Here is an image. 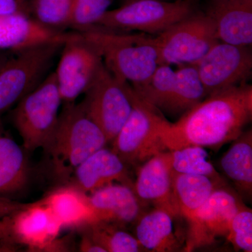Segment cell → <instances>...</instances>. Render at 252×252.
<instances>
[{
  "instance_id": "cell-1",
  "label": "cell",
  "mask_w": 252,
  "mask_h": 252,
  "mask_svg": "<svg viewBox=\"0 0 252 252\" xmlns=\"http://www.w3.org/2000/svg\"><path fill=\"white\" fill-rule=\"evenodd\" d=\"M252 119V86L243 84L210 94L177 122L165 126L167 151L187 146L219 148L235 140Z\"/></svg>"
},
{
  "instance_id": "cell-2",
  "label": "cell",
  "mask_w": 252,
  "mask_h": 252,
  "mask_svg": "<svg viewBox=\"0 0 252 252\" xmlns=\"http://www.w3.org/2000/svg\"><path fill=\"white\" fill-rule=\"evenodd\" d=\"M79 33L98 53L107 69L132 88L144 84L159 65L156 36L97 26Z\"/></svg>"
},
{
  "instance_id": "cell-3",
  "label": "cell",
  "mask_w": 252,
  "mask_h": 252,
  "mask_svg": "<svg viewBox=\"0 0 252 252\" xmlns=\"http://www.w3.org/2000/svg\"><path fill=\"white\" fill-rule=\"evenodd\" d=\"M107 142L103 131L80 102L64 104L44 150L56 176L67 180L81 162Z\"/></svg>"
},
{
  "instance_id": "cell-4",
  "label": "cell",
  "mask_w": 252,
  "mask_h": 252,
  "mask_svg": "<svg viewBox=\"0 0 252 252\" xmlns=\"http://www.w3.org/2000/svg\"><path fill=\"white\" fill-rule=\"evenodd\" d=\"M64 43H43L14 51L0 69V119L45 79Z\"/></svg>"
},
{
  "instance_id": "cell-5",
  "label": "cell",
  "mask_w": 252,
  "mask_h": 252,
  "mask_svg": "<svg viewBox=\"0 0 252 252\" xmlns=\"http://www.w3.org/2000/svg\"><path fill=\"white\" fill-rule=\"evenodd\" d=\"M132 111L112 141V150L126 164L138 165L166 152L162 133L170 122L161 112L141 99L132 87Z\"/></svg>"
},
{
  "instance_id": "cell-6",
  "label": "cell",
  "mask_w": 252,
  "mask_h": 252,
  "mask_svg": "<svg viewBox=\"0 0 252 252\" xmlns=\"http://www.w3.org/2000/svg\"><path fill=\"white\" fill-rule=\"evenodd\" d=\"M61 103L62 99L53 72L16 104L13 112V122L26 152L45 147L59 122Z\"/></svg>"
},
{
  "instance_id": "cell-7",
  "label": "cell",
  "mask_w": 252,
  "mask_h": 252,
  "mask_svg": "<svg viewBox=\"0 0 252 252\" xmlns=\"http://www.w3.org/2000/svg\"><path fill=\"white\" fill-rule=\"evenodd\" d=\"M193 0H136L108 10L97 27L157 36L196 11Z\"/></svg>"
},
{
  "instance_id": "cell-8",
  "label": "cell",
  "mask_w": 252,
  "mask_h": 252,
  "mask_svg": "<svg viewBox=\"0 0 252 252\" xmlns=\"http://www.w3.org/2000/svg\"><path fill=\"white\" fill-rule=\"evenodd\" d=\"M159 64H195L218 42L211 18L201 11L172 25L156 36Z\"/></svg>"
},
{
  "instance_id": "cell-9",
  "label": "cell",
  "mask_w": 252,
  "mask_h": 252,
  "mask_svg": "<svg viewBox=\"0 0 252 252\" xmlns=\"http://www.w3.org/2000/svg\"><path fill=\"white\" fill-rule=\"evenodd\" d=\"M84 95L83 107L112 142L132 109L130 84L117 79L102 62Z\"/></svg>"
},
{
  "instance_id": "cell-10",
  "label": "cell",
  "mask_w": 252,
  "mask_h": 252,
  "mask_svg": "<svg viewBox=\"0 0 252 252\" xmlns=\"http://www.w3.org/2000/svg\"><path fill=\"white\" fill-rule=\"evenodd\" d=\"M250 47L218 41L193 64L207 96L248 84L252 74Z\"/></svg>"
},
{
  "instance_id": "cell-11",
  "label": "cell",
  "mask_w": 252,
  "mask_h": 252,
  "mask_svg": "<svg viewBox=\"0 0 252 252\" xmlns=\"http://www.w3.org/2000/svg\"><path fill=\"white\" fill-rule=\"evenodd\" d=\"M244 206L241 198L224 187L216 189L187 221L185 252H192L216 243L228 235L230 222Z\"/></svg>"
},
{
  "instance_id": "cell-12",
  "label": "cell",
  "mask_w": 252,
  "mask_h": 252,
  "mask_svg": "<svg viewBox=\"0 0 252 252\" xmlns=\"http://www.w3.org/2000/svg\"><path fill=\"white\" fill-rule=\"evenodd\" d=\"M57 68L54 71L63 103H74L84 94L102 62V58L80 33L63 44Z\"/></svg>"
},
{
  "instance_id": "cell-13",
  "label": "cell",
  "mask_w": 252,
  "mask_h": 252,
  "mask_svg": "<svg viewBox=\"0 0 252 252\" xmlns=\"http://www.w3.org/2000/svg\"><path fill=\"white\" fill-rule=\"evenodd\" d=\"M173 175L168 151L142 163L133 187L141 203H151L172 216L182 217L174 194Z\"/></svg>"
},
{
  "instance_id": "cell-14",
  "label": "cell",
  "mask_w": 252,
  "mask_h": 252,
  "mask_svg": "<svg viewBox=\"0 0 252 252\" xmlns=\"http://www.w3.org/2000/svg\"><path fill=\"white\" fill-rule=\"evenodd\" d=\"M7 218L14 243L31 250H52L63 228L61 221L42 202L23 206Z\"/></svg>"
},
{
  "instance_id": "cell-15",
  "label": "cell",
  "mask_w": 252,
  "mask_h": 252,
  "mask_svg": "<svg viewBox=\"0 0 252 252\" xmlns=\"http://www.w3.org/2000/svg\"><path fill=\"white\" fill-rule=\"evenodd\" d=\"M204 13L213 21L219 41L252 46V0H210Z\"/></svg>"
},
{
  "instance_id": "cell-16",
  "label": "cell",
  "mask_w": 252,
  "mask_h": 252,
  "mask_svg": "<svg viewBox=\"0 0 252 252\" xmlns=\"http://www.w3.org/2000/svg\"><path fill=\"white\" fill-rule=\"evenodd\" d=\"M175 217L165 210L154 208L142 213L135 221V238L144 251L178 252L185 250L187 230L176 225Z\"/></svg>"
},
{
  "instance_id": "cell-17",
  "label": "cell",
  "mask_w": 252,
  "mask_h": 252,
  "mask_svg": "<svg viewBox=\"0 0 252 252\" xmlns=\"http://www.w3.org/2000/svg\"><path fill=\"white\" fill-rule=\"evenodd\" d=\"M70 178L72 185L87 195L115 182L129 185L126 162L105 147L81 162Z\"/></svg>"
},
{
  "instance_id": "cell-18",
  "label": "cell",
  "mask_w": 252,
  "mask_h": 252,
  "mask_svg": "<svg viewBox=\"0 0 252 252\" xmlns=\"http://www.w3.org/2000/svg\"><path fill=\"white\" fill-rule=\"evenodd\" d=\"M97 221L123 226L135 223L142 215V203L133 188L125 184H112L89 195Z\"/></svg>"
},
{
  "instance_id": "cell-19",
  "label": "cell",
  "mask_w": 252,
  "mask_h": 252,
  "mask_svg": "<svg viewBox=\"0 0 252 252\" xmlns=\"http://www.w3.org/2000/svg\"><path fill=\"white\" fill-rule=\"evenodd\" d=\"M76 32L53 31L24 14L0 16V51H16L46 42H66Z\"/></svg>"
},
{
  "instance_id": "cell-20",
  "label": "cell",
  "mask_w": 252,
  "mask_h": 252,
  "mask_svg": "<svg viewBox=\"0 0 252 252\" xmlns=\"http://www.w3.org/2000/svg\"><path fill=\"white\" fill-rule=\"evenodd\" d=\"M26 152L6 132L0 119V198L11 199L27 186L30 167Z\"/></svg>"
},
{
  "instance_id": "cell-21",
  "label": "cell",
  "mask_w": 252,
  "mask_h": 252,
  "mask_svg": "<svg viewBox=\"0 0 252 252\" xmlns=\"http://www.w3.org/2000/svg\"><path fill=\"white\" fill-rule=\"evenodd\" d=\"M63 228H80L97 221L89 195L74 186L61 187L42 202Z\"/></svg>"
},
{
  "instance_id": "cell-22",
  "label": "cell",
  "mask_w": 252,
  "mask_h": 252,
  "mask_svg": "<svg viewBox=\"0 0 252 252\" xmlns=\"http://www.w3.org/2000/svg\"><path fill=\"white\" fill-rule=\"evenodd\" d=\"M220 166L243 196L252 193V132L244 131L232 141L230 148L222 157Z\"/></svg>"
},
{
  "instance_id": "cell-23",
  "label": "cell",
  "mask_w": 252,
  "mask_h": 252,
  "mask_svg": "<svg viewBox=\"0 0 252 252\" xmlns=\"http://www.w3.org/2000/svg\"><path fill=\"white\" fill-rule=\"evenodd\" d=\"M207 97L195 65L180 66L175 70V86L163 115L179 119Z\"/></svg>"
},
{
  "instance_id": "cell-24",
  "label": "cell",
  "mask_w": 252,
  "mask_h": 252,
  "mask_svg": "<svg viewBox=\"0 0 252 252\" xmlns=\"http://www.w3.org/2000/svg\"><path fill=\"white\" fill-rule=\"evenodd\" d=\"M224 186V183L206 176L174 172V194L181 216L187 220L216 189Z\"/></svg>"
},
{
  "instance_id": "cell-25",
  "label": "cell",
  "mask_w": 252,
  "mask_h": 252,
  "mask_svg": "<svg viewBox=\"0 0 252 252\" xmlns=\"http://www.w3.org/2000/svg\"><path fill=\"white\" fill-rule=\"evenodd\" d=\"M84 228V234L106 252H145L135 236L115 223L99 220Z\"/></svg>"
},
{
  "instance_id": "cell-26",
  "label": "cell",
  "mask_w": 252,
  "mask_h": 252,
  "mask_svg": "<svg viewBox=\"0 0 252 252\" xmlns=\"http://www.w3.org/2000/svg\"><path fill=\"white\" fill-rule=\"evenodd\" d=\"M205 149L200 146L192 145L168 151L172 170L176 173L206 176L224 183Z\"/></svg>"
},
{
  "instance_id": "cell-27",
  "label": "cell",
  "mask_w": 252,
  "mask_h": 252,
  "mask_svg": "<svg viewBox=\"0 0 252 252\" xmlns=\"http://www.w3.org/2000/svg\"><path fill=\"white\" fill-rule=\"evenodd\" d=\"M175 82V70L170 65L159 64L144 84L132 88L141 99L163 114Z\"/></svg>"
},
{
  "instance_id": "cell-28",
  "label": "cell",
  "mask_w": 252,
  "mask_h": 252,
  "mask_svg": "<svg viewBox=\"0 0 252 252\" xmlns=\"http://www.w3.org/2000/svg\"><path fill=\"white\" fill-rule=\"evenodd\" d=\"M74 0H32L31 16L41 26L55 31L69 28Z\"/></svg>"
},
{
  "instance_id": "cell-29",
  "label": "cell",
  "mask_w": 252,
  "mask_h": 252,
  "mask_svg": "<svg viewBox=\"0 0 252 252\" xmlns=\"http://www.w3.org/2000/svg\"><path fill=\"white\" fill-rule=\"evenodd\" d=\"M114 0H74L69 28L82 32L95 26Z\"/></svg>"
},
{
  "instance_id": "cell-30",
  "label": "cell",
  "mask_w": 252,
  "mask_h": 252,
  "mask_svg": "<svg viewBox=\"0 0 252 252\" xmlns=\"http://www.w3.org/2000/svg\"><path fill=\"white\" fill-rule=\"evenodd\" d=\"M227 240L236 250L252 252V212L242 207L230 222Z\"/></svg>"
},
{
  "instance_id": "cell-31",
  "label": "cell",
  "mask_w": 252,
  "mask_h": 252,
  "mask_svg": "<svg viewBox=\"0 0 252 252\" xmlns=\"http://www.w3.org/2000/svg\"><path fill=\"white\" fill-rule=\"evenodd\" d=\"M31 1L32 0H0V16L16 14L31 16Z\"/></svg>"
},
{
  "instance_id": "cell-32",
  "label": "cell",
  "mask_w": 252,
  "mask_h": 252,
  "mask_svg": "<svg viewBox=\"0 0 252 252\" xmlns=\"http://www.w3.org/2000/svg\"><path fill=\"white\" fill-rule=\"evenodd\" d=\"M16 245L10 235L6 217L0 220V252H13Z\"/></svg>"
},
{
  "instance_id": "cell-33",
  "label": "cell",
  "mask_w": 252,
  "mask_h": 252,
  "mask_svg": "<svg viewBox=\"0 0 252 252\" xmlns=\"http://www.w3.org/2000/svg\"><path fill=\"white\" fill-rule=\"evenodd\" d=\"M23 205L14 203L11 199L0 198V220L22 208Z\"/></svg>"
},
{
  "instance_id": "cell-34",
  "label": "cell",
  "mask_w": 252,
  "mask_h": 252,
  "mask_svg": "<svg viewBox=\"0 0 252 252\" xmlns=\"http://www.w3.org/2000/svg\"><path fill=\"white\" fill-rule=\"evenodd\" d=\"M80 251L86 252H106L103 248L97 245L89 236L84 234L80 244Z\"/></svg>"
},
{
  "instance_id": "cell-35",
  "label": "cell",
  "mask_w": 252,
  "mask_h": 252,
  "mask_svg": "<svg viewBox=\"0 0 252 252\" xmlns=\"http://www.w3.org/2000/svg\"><path fill=\"white\" fill-rule=\"evenodd\" d=\"M14 51H0V69L4 65L6 61L12 56Z\"/></svg>"
},
{
  "instance_id": "cell-36",
  "label": "cell",
  "mask_w": 252,
  "mask_h": 252,
  "mask_svg": "<svg viewBox=\"0 0 252 252\" xmlns=\"http://www.w3.org/2000/svg\"><path fill=\"white\" fill-rule=\"evenodd\" d=\"M122 2V4H127V3L131 2V1H136V0H121ZM167 1V0H165Z\"/></svg>"
},
{
  "instance_id": "cell-37",
  "label": "cell",
  "mask_w": 252,
  "mask_h": 252,
  "mask_svg": "<svg viewBox=\"0 0 252 252\" xmlns=\"http://www.w3.org/2000/svg\"><path fill=\"white\" fill-rule=\"evenodd\" d=\"M193 1H194V2L196 3V2H197V1H199V0H193Z\"/></svg>"
}]
</instances>
